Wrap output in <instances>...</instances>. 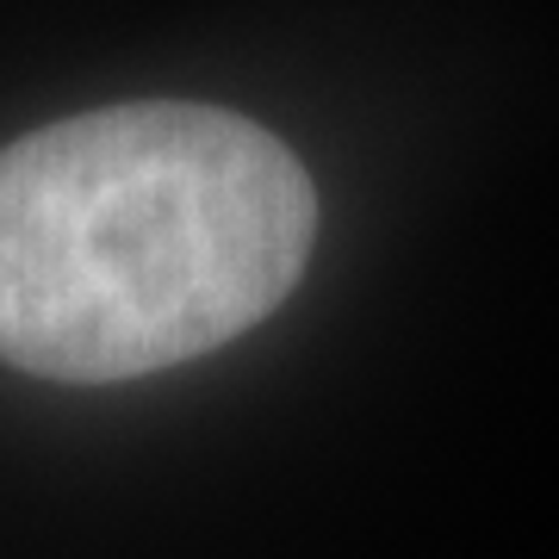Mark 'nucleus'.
<instances>
[{"label": "nucleus", "mask_w": 559, "mask_h": 559, "mask_svg": "<svg viewBox=\"0 0 559 559\" xmlns=\"http://www.w3.org/2000/svg\"><path fill=\"white\" fill-rule=\"evenodd\" d=\"M318 237L299 156L224 106H100L0 150V360L143 380L255 330Z\"/></svg>", "instance_id": "1"}]
</instances>
